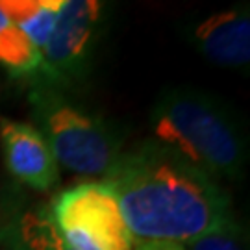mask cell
Here are the masks:
<instances>
[{
	"mask_svg": "<svg viewBox=\"0 0 250 250\" xmlns=\"http://www.w3.org/2000/svg\"><path fill=\"white\" fill-rule=\"evenodd\" d=\"M11 250H72L58 232L50 211H26L8 230Z\"/></svg>",
	"mask_w": 250,
	"mask_h": 250,
	"instance_id": "30bf717a",
	"label": "cell"
},
{
	"mask_svg": "<svg viewBox=\"0 0 250 250\" xmlns=\"http://www.w3.org/2000/svg\"><path fill=\"white\" fill-rule=\"evenodd\" d=\"M32 107L36 128L58 165L85 176H104L119 158L121 141L109 125L74 107L56 91L37 89Z\"/></svg>",
	"mask_w": 250,
	"mask_h": 250,
	"instance_id": "3957f363",
	"label": "cell"
},
{
	"mask_svg": "<svg viewBox=\"0 0 250 250\" xmlns=\"http://www.w3.org/2000/svg\"><path fill=\"white\" fill-rule=\"evenodd\" d=\"M54 224L72 250H132L135 237L115 197L102 182L65 189L50 209Z\"/></svg>",
	"mask_w": 250,
	"mask_h": 250,
	"instance_id": "277c9868",
	"label": "cell"
},
{
	"mask_svg": "<svg viewBox=\"0 0 250 250\" xmlns=\"http://www.w3.org/2000/svg\"><path fill=\"white\" fill-rule=\"evenodd\" d=\"M132 250H186L180 243H172V241H145V239H139V241L134 243V249Z\"/></svg>",
	"mask_w": 250,
	"mask_h": 250,
	"instance_id": "7c38bea8",
	"label": "cell"
},
{
	"mask_svg": "<svg viewBox=\"0 0 250 250\" xmlns=\"http://www.w3.org/2000/svg\"><path fill=\"white\" fill-rule=\"evenodd\" d=\"M62 0H0V9L43 54L52 36Z\"/></svg>",
	"mask_w": 250,
	"mask_h": 250,
	"instance_id": "ba28073f",
	"label": "cell"
},
{
	"mask_svg": "<svg viewBox=\"0 0 250 250\" xmlns=\"http://www.w3.org/2000/svg\"><path fill=\"white\" fill-rule=\"evenodd\" d=\"M0 67L11 76H30L45 71L43 54L28 41L11 19L0 9Z\"/></svg>",
	"mask_w": 250,
	"mask_h": 250,
	"instance_id": "9c48e42d",
	"label": "cell"
},
{
	"mask_svg": "<svg viewBox=\"0 0 250 250\" xmlns=\"http://www.w3.org/2000/svg\"><path fill=\"white\" fill-rule=\"evenodd\" d=\"M200 54L221 67H247L250 60L249 8L224 9L204 19L193 30Z\"/></svg>",
	"mask_w": 250,
	"mask_h": 250,
	"instance_id": "52a82bcc",
	"label": "cell"
},
{
	"mask_svg": "<svg viewBox=\"0 0 250 250\" xmlns=\"http://www.w3.org/2000/svg\"><path fill=\"white\" fill-rule=\"evenodd\" d=\"M156 141L178 152L215 178L237 180L249 148L241 126L217 99L202 91L169 89L152 107Z\"/></svg>",
	"mask_w": 250,
	"mask_h": 250,
	"instance_id": "7a4b0ae2",
	"label": "cell"
},
{
	"mask_svg": "<svg viewBox=\"0 0 250 250\" xmlns=\"http://www.w3.org/2000/svg\"><path fill=\"white\" fill-rule=\"evenodd\" d=\"M97 0H62L58 22L43 50V65L54 80L82 78L91 65L102 26Z\"/></svg>",
	"mask_w": 250,
	"mask_h": 250,
	"instance_id": "5b68a950",
	"label": "cell"
},
{
	"mask_svg": "<svg viewBox=\"0 0 250 250\" xmlns=\"http://www.w3.org/2000/svg\"><path fill=\"white\" fill-rule=\"evenodd\" d=\"M102 184L113 193L130 233L145 241L184 245L235 223L219 178L158 141L119 154Z\"/></svg>",
	"mask_w": 250,
	"mask_h": 250,
	"instance_id": "6da1fadb",
	"label": "cell"
},
{
	"mask_svg": "<svg viewBox=\"0 0 250 250\" xmlns=\"http://www.w3.org/2000/svg\"><path fill=\"white\" fill-rule=\"evenodd\" d=\"M182 247L186 250H247L243 241V228L237 223L195 237Z\"/></svg>",
	"mask_w": 250,
	"mask_h": 250,
	"instance_id": "8fae6325",
	"label": "cell"
},
{
	"mask_svg": "<svg viewBox=\"0 0 250 250\" xmlns=\"http://www.w3.org/2000/svg\"><path fill=\"white\" fill-rule=\"evenodd\" d=\"M0 146L8 170L36 191H48L60 180V165L36 126L0 119Z\"/></svg>",
	"mask_w": 250,
	"mask_h": 250,
	"instance_id": "8992f818",
	"label": "cell"
}]
</instances>
